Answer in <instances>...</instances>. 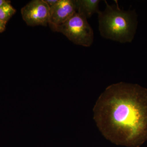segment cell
<instances>
[{"label":"cell","instance_id":"6da1fadb","mask_svg":"<svg viewBox=\"0 0 147 147\" xmlns=\"http://www.w3.org/2000/svg\"><path fill=\"white\" fill-rule=\"evenodd\" d=\"M94 119L107 139L127 146L147 140V89L119 82L106 88L96 102Z\"/></svg>","mask_w":147,"mask_h":147},{"label":"cell","instance_id":"7a4b0ae2","mask_svg":"<svg viewBox=\"0 0 147 147\" xmlns=\"http://www.w3.org/2000/svg\"><path fill=\"white\" fill-rule=\"evenodd\" d=\"M106 7L98 14V29L100 35L106 39L120 43L131 42L134 38L138 21L134 10L124 11L117 1L110 5L105 1Z\"/></svg>","mask_w":147,"mask_h":147},{"label":"cell","instance_id":"3957f363","mask_svg":"<svg viewBox=\"0 0 147 147\" xmlns=\"http://www.w3.org/2000/svg\"><path fill=\"white\" fill-rule=\"evenodd\" d=\"M49 26L53 31L63 34L76 45L89 47L93 42L94 35L92 27L87 18L77 11L63 24Z\"/></svg>","mask_w":147,"mask_h":147},{"label":"cell","instance_id":"277c9868","mask_svg":"<svg viewBox=\"0 0 147 147\" xmlns=\"http://www.w3.org/2000/svg\"><path fill=\"white\" fill-rule=\"evenodd\" d=\"M22 18L31 26L49 25L50 8L44 0H33L21 9Z\"/></svg>","mask_w":147,"mask_h":147},{"label":"cell","instance_id":"5b68a950","mask_svg":"<svg viewBox=\"0 0 147 147\" xmlns=\"http://www.w3.org/2000/svg\"><path fill=\"white\" fill-rule=\"evenodd\" d=\"M77 11L75 0H59L50 8L49 26H59L71 18Z\"/></svg>","mask_w":147,"mask_h":147},{"label":"cell","instance_id":"8992f818","mask_svg":"<svg viewBox=\"0 0 147 147\" xmlns=\"http://www.w3.org/2000/svg\"><path fill=\"white\" fill-rule=\"evenodd\" d=\"M77 12L82 13L88 18L95 13H98L99 9V0H75Z\"/></svg>","mask_w":147,"mask_h":147},{"label":"cell","instance_id":"52a82bcc","mask_svg":"<svg viewBox=\"0 0 147 147\" xmlns=\"http://www.w3.org/2000/svg\"><path fill=\"white\" fill-rule=\"evenodd\" d=\"M16 12V9L11 5L10 3L3 5L0 7V20L7 23Z\"/></svg>","mask_w":147,"mask_h":147},{"label":"cell","instance_id":"ba28073f","mask_svg":"<svg viewBox=\"0 0 147 147\" xmlns=\"http://www.w3.org/2000/svg\"><path fill=\"white\" fill-rule=\"evenodd\" d=\"M45 3L47 4L50 8H52L57 4L59 0H44Z\"/></svg>","mask_w":147,"mask_h":147},{"label":"cell","instance_id":"9c48e42d","mask_svg":"<svg viewBox=\"0 0 147 147\" xmlns=\"http://www.w3.org/2000/svg\"><path fill=\"white\" fill-rule=\"evenodd\" d=\"M7 23L0 20V33H2L5 30Z\"/></svg>","mask_w":147,"mask_h":147},{"label":"cell","instance_id":"30bf717a","mask_svg":"<svg viewBox=\"0 0 147 147\" xmlns=\"http://www.w3.org/2000/svg\"><path fill=\"white\" fill-rule=\"evenodd\" d=\"M8 3H10V1L7 0H0V7Z\"/></svg>","mask_w":147,"mask_h":147}]
</instances>
